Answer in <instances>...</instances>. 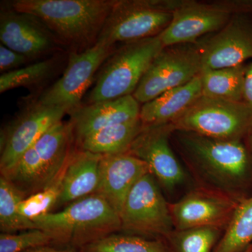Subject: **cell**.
I'll return each instance as SVG.
<instances>
[{"mask_svg":"<svg viewBox=\"0 0 252 252\" xmlns=\"http://www.w3.org/2000/svg\"><path fill=\"white\" fill-rule=\"evenodd\" d=\"M116 0H16V11L39 18L64 49L81 52L98 41Z\"/></svg>","mask_w":252,"mask_h":252,"instance_id":"1","label":"cell"},{"mask_svg":"<svg viewBox=\"0 0 252 252\" xmlns=\"http://www.w3.org/2000/svg\"><path fill=\"white\" fill-rule=\"evenodd\" d=\"M36 228L52 238V246L79 250L121 230L120 216L97 193L73 202L64 210L32 220Z\"/></svg>","mask_w":252,"mask_h":252,"instance_id":"2","label":"cell"},{"mask_svg":"<svg viewBox=\"0 0 252 252\" xmlns=\"http://www.w3.org/2000/svg\"><path fill=\"white\" fill-rule=\"evenodd\" d=\"M163 49L159 35L117 48L99 69L88 104L133 94L149 66Z\"/></svg>","mask_w":252,"mask_h":252,"instance_id":"3","label":"cell"},{"mask_svg":"<svg viewBox=\"0 0 252 252\" xmlns=\"http://www.w3.org/2000/svg\"><path fill=\"white\" fill-rule=\"evenodd\" d=\"M183 0H116L98 41L111 45L158 36Z\"/></svg>","mask_w":252,"mask_h":252,"instance_id":"4","label":"cell"},{"mask_svg":"<svg viewBox=\"0 0 252 252\" xmlns=\"http://www.w3.org/2000/svg\"><path fill=\"white\" fill-rule=\"evenodd\" d=\"M179 132L181 144L189 158L217 187L229 192L245 180L248 154L240 140H217L193 132Z\"/></svg>","mask_w":252,"mask_h":252,"instance_id":"5","label":"cell"},{"mask_svg":"<svg viewBox=\"0 0 252 252\" xmlns=\"http://www.w3.org/2000/svg\"><path fill=\"white\" fill-rule=\"evenodd\" d=\"M175 131L193 132L223 140H240L252 128V107L202 96L172 123Z\"/></svg>","mask_w":252,"mask_h":252,"instance_id":"6","label":"cell"},{"mask_svg":"<svg viewBox=\"0 0 252 252\" xmlns=\"http://www.w3.org/2000/svg\"><path fill=\"white\" fill-rule=\"evenodd\" d=\"M119 232L157 239L170 237L175 229L170 205L150 172L134 186L120 214Z\"/></svg>","mask_w":252,"mask_h":252,"instance_id":"7","label":"cell"},{"mask_svg":"<svg viewBox=\"0 0 252 252\" xmlns=\"http://www.w3.org/2000/svg\"><path fill=\"white\" fill-rule=\"evenodd\" d=\"M252 9V1L207 4L183 0L159 37L164 48L193 44L201 36L220 31L235 15Z\"/></svg>","mask_w":252,"mask_h":252,"instance_id":"8","label":"cell"},{"mask_svg":"<svg viewBox=\"0 0 252 252\" xmlns=\"http://www.w3.org/2000/svg\"><path fill=\"white\" fill-rule=\"evenodd\" d=\"M202 72L198 44L164 48L150 64L132 95L139 103L152 100L193 80Z\"/></svg>","mask_w":252,"mask_h":252,"instance_id":"9","label":"cell"},{"mask_svg":"<svg viewBox=\"0 0 252 252\" xmlns=\"http://www.w3.org/2000/svg\"><path fill=\"white\" fill-rule=\"evenodd\" d=\"M117 49V45L97 41L85 51L69 53L62 77L36 100L45 105L63 107L67 114L77 109L97 71Z\"/></svg>","mask_w":252,"mask_h":252,"instance_id":"10","label":"cell"},{"mask_svg":"<svg viewBox=\"0 0 252 252\" xmlns=\"http://www.w3.org/2000/svg\"><path fill=\"white\" fill-rule=\"evenodd\" d=\"M67 114L63 107L45 105L36 100L4 126L0 135L1 175L11 170L23 154Z\"/></svg>","mask_w":252,"mask_h":252,"instance_id":"11","label":"cell"},{"mask_svg":"<svg viewBox=\"0 0 252 252\" xmlns=\"http://www.w3.org/2000/svg\"><path fill=\"white\" fill-rule=\"evenodd\" d=\"M0 41L32 62L61 54L63 46L39 18L11 7L1 8Z\"/></svg>","mask_w":252,"mask_h":252,"instance_id":"12","label":"cell"},{"mask_svg":"<svg viewBox=\"0 0 252 252\" xmlns=\"http://www.w3.org/2000/svg\"><path fill=\"white\" fill-rule=\"evenodd\" d=\"M173 131L171 124L143 126L127 152L145 162L150 173L167 189L185 180V172L169 144Z\"/></svg>","mask_w":252,"mask_h":252,"instance_id":"13","label":"cell"},{"mask_svg":"<svg viewBox=\"0 0 252 252\" xmlns=\"http://www.w3.org/2000/svg\"><path fill=\"white\" fill-rule=\"evenodd\" d=\"M202 72L236 67L252 59V24L236 14L216 34L198 43Z\"/></svg>","mask_w":252,"mask_h":252,"instance_id":"14","label":"cell"},{"mask_svg":"<svg viewBox=\"0 0 252 252\" xmlns=\"http://www.w3.org/2000/svg\"><path fill=\"white\" fill-rule=\"evenodd\" d=\"M228 194L195 190L170 205L176 230L203 226L220 227L229 223L238 205Z\"/></svg>","mask_w":252,"mask_h":252,"instance_id":"15","label":"cell"},{"mask_svg":"<svg viewBox=\"0 0 252 252\" xmlns=\"http://www.w3.org/2000/svg\"><path fill=\"white\" fill-rule=\"evenodd\" d=\"M149 172L145 162L129 153L102 156L95 193L102 196L120 216L131 190Z\"/></svg>","mask_w":252,"mask_h":252,"instance_id":"16","label":"cell"},{"mask_svg":"<svg viewBox=\"0 0 252 252\" xmlns=\"http://www.w3.org/2000/svg\"><path fill=\"white\" fill-rule=\"evenodd\" d=\"M140 103L132 94L81 104L68 114L74 129L75 143L104 127L140 119Z\"/></svg>","mask_w":252,"mask_h":252,"instance_id":"17","label":"cell"},{"mask_svg":"<svg viewBox=\"0 0 252 252\" xmlns=\"http://www.w3.org/2000/svg\"><path fill=\"white\" fill-rule=\"evenodd\" d=\"M102 156L78 149L72 152L64 172L61 193L56 208L95 193Z\"/></svg>","mask_w":252,"mask_h":252,"instance_id":"18","label":"cell"},{"mask_svg":"<svg viewBox=\"0 0 252 252\" xmlns=\"http://www.w3.org/2000/svg\"><path fill=\"white\" fill-rule=\"evenodd\" d=\"M202 96L201 77L199 74L185 85L167 91L142 104L140 121L144 126L172 124Z\"/></svg>","mask_w":252,"mask_h":252,"instance_id":"19","label":"cell"},{"mask_svg":"<svg viewBox=\"0 0 252 252\" xmlns=\"http://www.w3.org/2000/svg\"><path fill=\"white\" fill-rule=\"evenodd\" d=\"M75 142L71 122L63 121L51 126L34 144L42 165L41 190L47 188L67 165Z\"/></svg>","mask_w":252,"mask_h":252,"instance_id":"20","label":"cell"},{"mask_svg":"<svg viewBox=\"0 0 252 252\" xmlns=\"http://www.w3.org/2000/svg\"><path fill=\"white\" fill-rule=\"evenodd\" d=\"M143 125L140 119L104 127L78 142L79 149L99 155H117L129 152Z\"/></svg>","mask_w":252,"mask_h":252,"instance_id":"21","label":"cell"},{"mask_svg":"<svg viewBox=\"0 0 252 252\" xmlns=\"http://www.w3.org/2000/svg\"><path fill=\"white\" fill-rule=\"evenodd\" d=\"M247 67L242 64L203 71L200 74L203 96L230 102H243Z\"/></svg>","mask_w":252,"mask_h":252,"instance_id":"22","label":"cell"},{"mask_svg":"<svg viewBox=\"0 0 252 252\" xmlns=\"http://www.w3.org/2000/svg\"><path fill=\"white\" fill-rule=\"evenodd\" d=\"M252 243V197L239 203L214 252H240Z\"/></svg>","mask_w":252,"mask_h":252,"instance_id":"23","label":"cell"},{"mask_svg":"<svg viewBox=\"0 0 252 252\" xmlns=\"http://www.w3.org/2000/svg\"><path fill=\"white\" fill-rule=\"evenodd\" d=\"M27 198L3 176L0 177V230L1 233H15L35 229L33 220L25 218L18 211V205Z\"/></svg>","mask_w":252,"mask_h":252,"instance_id":"24","label":"cell"},{"mask_svg":"<svg viewBox=\"0 0 252 252\" xmlns=\"http://www.w3.org/2000/svg\"><path fill=\"white\" fill-rule=\"evenodd\" d=\"M80 252H169L163 243L150 239L116 232L86 245Z\"/></svg>","mask_w":252,"mask_h":252,"instance_id":"25","label":"cell"},{"mask_svg":"<svg viewBox=\"0 0 252 252\" xmlns=\"http://www.w3.org/2000/svg\"><path fill=\"white\" fill-rule=\"evenodd\" d=\"M60 56V54L56 55L16 70L3 73L0 76V93L42 84L54 74L61 61Z\"/></svg>","mask_w":252,"mask_h":252,"instance_id":"26","label":"cell"},{"mask_svg":"<svg viewBox=\"0 0 252 252\" xmlns=\"http://www.w3.org/2000/svg\"><path fill=\"white\" fill-rule=\"evenodd\" d=\"M42 165L34 146L26 151L11 170L1 175L28 197L41 190Z\"/></svg>","mask_w":252,"mask_h":252,"instance_id":"27","label":"cell"},{"mask_svg":"<svg viewBox=\"0 0 252 252\" xmlns=\"http://www.w3.org/2000/svg\"><path fill=\"white\" fill-rule=\"evenodd\" d=\"M64 168L49 187L22 200L18 205V211L23 217L32 220L56 208L61 195Z\"/></svg>","mask_w":252,"mask_h":252,"instance_id":"28","label":"cell"},{"mask_svg":"<svg viewBox=\"0 0 252 252\" xmlns=\"http://www.w3.org/2000/svg\"><path fill=\"white\" fill-rule=\"evenodd\" d=\"M220 233V227H197L176 230L173 239L179 252H210Z\"/></svg>","mask_w":252,"mask_h":252,"instance_id":"29","label":"cell"},{"mask_svg":"<svg viewBox=\"0 0 252 252\" xmlns=\"http://www.w3.org/2000/svg\"><path fill=\"white\" fill-rule=\"evenodd\" d=\"M49 245H53L52 238L39 228L24 230L20 233L0 234V252H25Z\"/></svg>","mask_w":252,"mask_h":252,"instance_id":"30","label":"cell"},{"mask_svg":"<svg viewBox=\"0 0 252 252\" xmlns=\"http://www.w3.org/2000/svg\"><path fill=\"white\" fill-rule=\"evenodd\" d=\"M32 62L26 56L13 51L1 44L0 45V71L3 73L11 72L28 65Z\"/></svg>","mask_w":252,"mask_h":252,"instance_id":"31","label":"cell"},{"mask_svg":"<svg viewBox=\"0 0 252 252\" xmlns=\"http://www.w3.org/2000/svg\"><path fill=\"white\" fill-rule=\"evenodd\" d=\"M243 102L252 107V63L247 67L244 86Z\"/></svg>","mask_w":252,"mask_h":252,"instance_id":"32","label":"cell"},{"mask_svg":"<svg viewBox=\"0 0 252 252\" xmlns=\"http://www.w3.org/2000/svg\"><path fill=\"white\" fill-rule=\"evenodd\" d=\"M25 252H80L77 250L67 248H60L49 245V246L40 247V248L32 249Z\"/></svg>","mask_w":252,"mask_h":252,"instance_id":"33","label":"cell"},{"mask_svg":"<svg viewBox=\"0 0 252 252\" xmlns=\"http://www.w3.org/2000/svg\"><path fill=\"white\" fill-rule=\"evenodd\" d=\"M240 252H252V243L251 245H249L248 248L244 250L243 251Z\"/></svg>","mask_w":252,"mask_h":252,"instance_id":"34","label":"cell"}]
</instances>
